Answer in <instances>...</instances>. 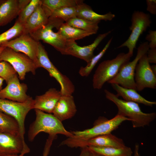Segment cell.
<instances>
[{"label":"cell","instance_id":"6da1fadb","mask_svg":"<svg viewBox=\"0 0 156 156\" xmlns=\"http://www.w3.org/2000/svg\"><path fill=\"white\" fill-rule=\"evenodd\" d=\"M107 99L114 103L116 106L118 112L116 115L129 119L134 128L148 126L156 118L155 112L145 113L141 110L138 103L127 101L105 89L104 90Z\"/></svg>","mask_w":156,"mask_h":156},{"label":"cell","instance_id":"7a4b0ae2","mask_svg":"<svg viewBox=\"0 0 156 156\" xmlns=\"http://www.w3.org/2000/svg\"><path fill=\"white\" fill-rule=\"evenodd\" d=\"M36 118L30 125L28 132L29 141H33L39 133L44 132L49 135L60 134L68 137H72L71 132L67 131L62 123L53 114L35 109Z\"/></svg>","mask_w":156,"mask_h":156},{"label":"cell","instance_id":"3957f363","mask_svg":"<svg viewBox=\"0 0 156 156\" xmlns=\"http://www.w3.org/2000/svg\"><path fill=\"white\" fill-rule=\"evenodd\" d=\"M133 55L128 52L121 53L112 59L105 60L101 62L93 76L92 85L94 88L101 89L106 82L114 77L122 65L129 61Z\"/></svg>","mask_w":156,"mask_h":156},{"label":"cell","instance_id":"277c9868","mask_svg":"<svg viewBox=\"0 0 156 156\" xmlns=\"http://www.w3.org/2000/svg\"><path fill=\"white\" fill-rule=\"evenodd\" d=\"M64 22L58 18L50 16L46 25L29 34L36 41L41 40L53 47L62 54L65 55L67 40L57 32H55L53 30L54 28L58 29Z\"/></svg>","mask_w":156,"mask_h":156},{"label":"cell","instance_id":"5b68a950","mask_svg":"<svg viewBox=\"0 0 156 156\" xmlns=\"http://www.w3.org/2000/svg\"><path fill=\"white\" fill-rule=\"evenodd\" d=\"M130 120L127 117L116 115L110 119L101 117L96 120L91 128L82 131H71L75 138L87 140L96 136L111 133L124 121Z\"/></svg>","mask_w":156,"mask_h":156},{"label":"cell","instance_id":"8992f818","mask_svg":"<svg viewBox=\"0 0 156 156\" xmlns=\"http://www.w3.org/2000/svg\"><path fill=\"white\" fill-rule=\"evenodd\" d=\"M149 49L148 42L141 43L138 48L137 54L133 60L124 63L116 75L107 82L111 84H118L125 88L136 90L134 80L135 68L140 59L147 53Z\"/></svg>","mask_w":156,"mask_h":156},{"label":"cell","instance_id":"52a82bcc","mask_svg":"<svg viewBox=\"0 0 156 156\" xmlns=\"http://www.w3.org/2000/svg\"><path fill=\"white\" fill-rule=\"evenodd\" d=\"M39 67H42L54 78L59 84L62 95L72 94L75 90L73 82L66 76L62 73L53 64L49 58L44 46L39 41L36 54Z\"/></svg>","mask_w":156,"mask_h":156},{"label":"cell","instance_id":"ba28073f","mask_svg":"<svg viewBox=\"0 0 156 156\" xmlns=\"http://www.w3.org/2000/svg\"><path fill=\"white\" fill-rule=\"evenodd\" d=\"M34 100L31 97L24 103L0 98V110L14 118L17 122L20 135L25 141V120L29 112L34 109Z\"/></svg>","mask_w":156,"mask_h":156},{"label":"cell","instance_id":"9c48e42d","mask_svg":"<svg viewBox=\"0 0 156 156\" xmlns=\"http://www.w3.org/2000/svg\"><path fill=\"white\" fill-rule=\"evenodd\" d=\"M5 61L10 63L18 74L21 80L25 79L27 73L30 72L33 75L38 68L34 62L27 56L5 47L0 55V61Z\"/></svg>","mask_w":156,"mask_h":156},{"label":"cell","instance_id":"30bf717a","mask_svg":"<svg viewBox=\"0 0 156 156\" xmlns=\"http://www.w3.org/2000/svg\"><path fill=\"white\" fill-rule=\"evenodd\" d=\"M131 21V25L129 27L131 31L130 35L126 41L117 48L126 47L128 49V53L133 55L140 36L150 27L151 21L149 14L142 11H135L132 15Z\"/></svg>","mask_w":156,"mask_h":156},{"label":"cell","instance_id":"8fae6325","mask_svg":"<svg viewBox=\"0 0 156 156\" xmlns=\"http://www.w3.org/2000/svg\"><path fill=\"white\" fill-rule=\"evenodd\" d=\"M63 144L71 148H83L90 146L122 148L125 145L122 139L111 133L96 136L87 140L68 137Z\"/></svg>","mask_w":156,"mask_h":156},{"label":"cell","instance_id":"7c38bea8","mask_svg":"<svg viewBox=\"0 0 156 156\" xmlns=\"http://www.w3.org/2000/svg\"><path fill=\"white\" fill-rule=\"evenodd\" d=\"M30 151L20 134L0 130V155L21 154L24 156Z\"/></svg>","mask_w":156,"mask_h":156},{"label":"cell","instance_id":"4fadbf2b","mask_svg":"<svg viewBox=\"0 0 156 156\" xmlns=\"http://www.w3.org/2000/svg\"><path fill=\"white\" fill-rule=\"evenodd\" d=\"M134 80L136 90L141 91L146 88H156V75L151 70L146 54L140 59L136 65Z\"/></svg>","mask_w":156,"mask_h":156},{"label":"cell","instance_id":"5bb4252c","mask_svg":"<svg viewBox=\"0 0 156 156\" xmlns=\"http://www.w3.org/2000/svg\"><path fill=\"white\" fill-rule=\"evenodd\" d=\"M39 41L29 34L23 33L18 37L3 44L1 46L8 47L14 51L25 54L39 68L36 54Z\"/></svg>","mask_w":156,"mask_h":156},{"label":"cell","instance_id":"9a60e30c","mask_svg":"<svg viewBox=\"0 0 156 156\" xmlns=\"http://www.w3.org/2000/svg\"><path fill=\"white\" fill-rule=\"evenodd\" d=\"M112 30L99 35L94 42L89 45L80 46L75 41H67L65 55H71L79 58L88 63L94 57V51L102 40L109 34Z\"/></svg>","mask_w":156,"mask_h":156},{"label":"cell","instance_id":"2e32d148","mask_svg":"<svg viewBox=\"0 0 156 156\" xmlns=\"http://www.w3.org/2000/svg\"><path fill=\"white\" fill-rule=\"evenodd\" d=\"M7 83V86L0 90V98L24 103L30 98L26 94L27 85L20 83L16 74Z\"/></svg>","mask_w":156,"mask_h":156},{"label":"cell","instance_id":"e0dca14e","mask_svg":"<svg viewBox=\"0 0 156 156\" xmlns=\"http://www.w3.org/2000/svg\"><path fill=\"white\" fill-rule=\"evenodd\" d=\"M30 0H0V27L6 25L18 16Z\"/></svg>","mask_w":156,"mask_h":156},{"label":"cell","instance_id":"ac0fdd59","mask_svg":"<svg viewBox=\"0 0 156 156\" xmlns=\"http://www.w3.org/2000/svg\"><path fill=\"white\" fill-rule=\"evenodd\" d=\"M77 107L72 94L62 95L57 102L53 113L60 121L70 119L76 114Z\"/></svg>","mask_w":156,"mask_h":156},{"label":"cell","instance_id":"d6986e66","mask_svg":"<svg viewBox=\"0 0 156 156\" xmlns=\"http://www.w3.org/2000/svg\"><path fill=\"white\" fill-rule=\"evenodd\" d=\"M51 12L42 4L37 8L24 25L23 33L30 34L48 23Z\"/></svg>","mask_w":156,"mask_h":156},{"label":"cell","instance_id":"ffe728a7","mask_svg":"<svg viewBox=\"0 0 156 156\" xmlns=\"http://www.w3.org/2000/svg\"><path fill=\"white\" fill-rule=\"evenodd\" d=\"M62 95L60 91L51 88L44 94L36 96L34 100V109L47 113H53L55 105Z\"/></svg>","mask_w":156,"mask_h":156},{"label":"cell","instance_id":"44dd1931","mask_svg":"<svg viewBox=\"0 0 156 156\" xmlns=\"http://www.w3.org/2000/svg\"><path fill=\"white\" fill-rule=\"evenodd\" d=\"M111 85L113 89L116 91L117 93L116 95L118 97H122L124 100L141 103L150 107L156 104L155 101L147 100L138 94L135 89L125 88L115 83Z\"/></svg>","mask_w":156,"mask_h":156},{"label":"cell","instance_id":"7402d4cb","mask_svg":"<svg viewBox=\"0 0 156 156\" xmlns=\"http://www.w3.org/2000/svg\"><path fill=\"white\" fill-rule=\"evenodd\" d=\"M76 8L77 17L92 21H111L115 16L111 12L104 14H99L94 11L90 6L83 2L77 5Z\"/></svg>","mask_w":156,"mask_h":156},{"label":"cell","instance_id":"603a6c76","mask_svg":"<svg viewBox=\"0 0 156 156\" xmlns=\"http://www.w3.org/2000/svg\"><path fill=\"white\" fill-rule=\"evenodd\" d=\"M57 32L65 40L75 41L95 34L70 26L64 23L59 27Z\"/></svg>","mask_w":156,"mask_h":156},{"label":"cell","instance_id":"cb8c5ba5","mask_svg":"<svg viewBox=\"0 0 156 156\" xmlns=\"http://www.w3.org/2000/svg\"><path fill=\"white\" fill-rule=\"evenodd\" d=\"M86 147L91 151L104 156H131L133 154L131 148L127 146L117 148L90 146Z\"/></svg>","mask_w":156,"mask_h":156},{"label":"cell","instance_id":"d4e9b609","mask_svg":"<svg viewBox=\"0 0 156 156\" xmlns=\"http://www.w3.org/2000/svg\"><path fill=\"white\" fill-rule=\"evenodd\" d=\"M100 22L89 21L77 17L71 18L65 23L73 27L96 34L99 29Z\"/></svg>","mask_w":156,"mask_h":156},{"label":"cell","instance_id":"484cf974","mask_svg":"<svg viewBox=\"0 0 156 156\" xmlns=\"http://www.w3.org/2000/svg\"><path fill=\"white\" fill-rule=\"evenodd\" d=\"M0 130L20 134L18 125L16 120L0 110Z\"/></svg>","mask_w":156,"mask_h":156},{"label":"cell","instance_id":"4316f807","mask_svg":"<svg viewBox=\"0 0 156 156\" xmlns=\"http://www.w3.org/2000/svg\"><path fill=\"white\" fill-rule=\"evenodd\" d=\"M83 2L79 0H42V4L51 12L61 8L76 6Z\"/></svg>","mask_w":156,"mask_h":156},{"label":"cell","instance_id":"83f0119b","mask_svg":"<svg viewBox=\"0 0 156 156\" xmlns=\"http://www.w3.org/2000/svg\"><path fill=\"white\" fill-rule=\"evenodd\" d=\"M24 25L17 20L11 28L0 34V46L23 33Z\"/></svg>","mask_w":156,"mask_h":156},{"label":"cell","instance_id":"f1b7e54d","mask_svg":"<svg viewBox=\"0 0 156 156\" xmlns=\"http://www.w3.org/2000/svg\"><path fill=\"white\" fill-rule=\"evenodd\" d=\"M111 38L102 50L96 55H94L85 67H81L79 70V74L82 77H87L90 74L96 64L102 57L109 48L112 40Z\"/></svg>","mask_w":156,"mask_h":156},{"label":"cell","instance_id":"f546056e","mask_svg":"<svg viewBox=\"0 0 156 156\" xmlns=\"http://www.w3.org/2000/svg\"><path fill=\"white\" fill-rule=\"evenodd\" d=\"M76 6L66 7L55 10L51 12L50 16L66 22L77 17Z\"/></svg>","mask_w":156,"mask_h":156},{"label":"cell","instance_id":"4dcf8cb0","mask_svg":"<svg viewBox=\"0 0 156 156\" xmlns=\"http://www.w3.org/2000/svg\"><path fill=\"white\" fill-rule=\"evenodd\" d=\"M42 3L41 0H30L21 11L17 20L24 25L38 6Z\"/></svg>","mask_w":156,"mask_h":156},{"label":"cell","instance_id":"1f68e13d","mask_svg":"<svg viewBox=\"0 0 156 156\" xmlns=\"http://www.w3.org/2000/svg\"><path fill=\"white\" fill-rule=\"evenodd\" d=\"M17 72L12 66L5 61H0V77L6 83L15 75Z\"/></svg>","mask_w":156,"mask_h":156},{"label":"cell","instance_id":"d6a6232c","mask_svg":"<svg viewBox=\"0 0 156 156\" xmlns=\"http://www.w3.org/2000/svg\"><path fill=\"white\" fill-rule=\"evenodd\" d=\"M146 39L149 42V49L156 48V31L150 30L149 31L145 37Z\"/></svg>","mask_w":156,"mask_h":156},{"label":"cell","instance_id":"836d02e7","mask_svg":"<svg viewBox=\"0 0 156 156\" xmlns=\"http://www.w3.org/2000/svg\"><path fill=\"white\" fill-rule=\"evenodd\" d=\"M57 135H49L44 145L42 156H48L53 140L57 138Z\"/></svg>","mask_w":156,"mask_h":156},{"label":"cell","instance_id":"e575fe53","mask_svg":"<svg viewBox=\"0 0 156 156\" xmlns=\"http://www.w3.org/2000/svg\"><path fill=\"white\" fill-rule=\"evenodd\" d=\"M146 10L151 14L155 15L156 14V0H146Z\"/></svg>","mask_w":156,"mask_h":156},{"label":"cell","instance_id":"d590c367","mask_svg":"<svg viewBox=\"0 0 156 156\" xmlns=\"http://www.w3.org/2000/svg\"><path fill=\"white\" fill-rule=\"evenodd\" d=\"M148 60L149 63H156V48L149 49L147 53Z\"/></svg>","mask_w":156,"mask_h":156},{"label":"cell","instance_id":"8d00e7d4","mask_svg":"<svg viewBox=\"0 0 156 156\" xmlns=\"http://www.w3.org/2000/svg\"><path fill=\"white\" fill-rule=\"evenodd\" d=\"M82 150L79 156H88L89 150L86 147L82 148Z\"/></svg>","mask_w":156,"mask_h":156},{"label":"cell","instance_id":"74e56055","mask_svg":"<svg viewBox=\"0 0 156 156\" xmlns=\"http://www.w3.org/2000/svg\"><path fill=\"white\" fill-rule=\"evenodd\" d=\"M139 146L137 144H135L134 147L133 156H140L139 152Z\"/></svg>","mask_w":156,"mask_h":156},{"label":"cell","instance_id":"f35d334b","mask_svg":"<svg viewBox=\"0 0 156 156\" xmlns=\"http://www.w3.org/2000/svg\"><path fill=\"white\" fill-rule=\"evenodd\" d=\"M88 150H89L88 156H104L99 153L91 151L89 149Z\"/></svg>","mask_w":156,"mask_h":156},{"label":"cell","instance_id":"ab89813d","mask_svg":"<svg viewBox=\"0 0 156 156\" xmlns=\"http://www.w3.org/2000/svg\"><path fill=\"white\" fill-rule=\"evenodd\" d=\"M151 70L154 74L156 75V65L154 64L151 66Z\"/></svg>","mask_w":156,"mask_h":156},{"label":"cell","instance_id":"60d3db41","mask_svg":"<svg viewBox=\"0 0 156 156\" xmlns=\"http://www.w3.org/2000/svg\"><path fill=\"white\" fill-rule=\"evenodd\" d=\"M0 156H23L21 154H13L8 155H0Z\"/></svg>","mask_w":156,"mask_h":156},{"label":"cell","instance_id":"b9f144b4","mask_svg":"<svg viewBox=\"0 0 156 156\" xmlns=\"http://www.w3.org/2000/svg\"><path fill=\"white\" fill-rule=\"evenodd\" d=\"M4 81V80L3 79L0 77V90L1 89L2 87Z\"/></svg>","mask_w":156,"mask_h":156},{"label":"cell","instance_id":"7bdbcfd3","mask_svg":"<svg viewBox=\"0 0 156 156\" xmlns=\"http://www.w3.org/2000/svg\"><path fill=\"white\" fill-rule=\"evenodd\" d=\"M5 47L3 46H0V55L2 51Z\"/></svg>","mask_w":156,"mask_h":156}]
</instances>
